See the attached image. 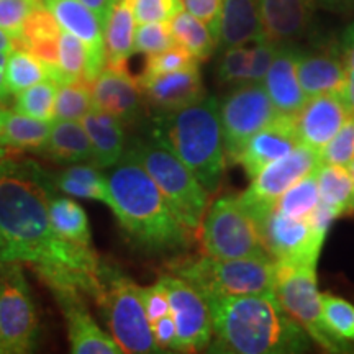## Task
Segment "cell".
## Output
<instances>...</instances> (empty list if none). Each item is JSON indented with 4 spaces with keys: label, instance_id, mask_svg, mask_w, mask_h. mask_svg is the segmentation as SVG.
<instances>
[{
    "label": "cell",
    "instance_id": "1",
    "mask_svg": "<svg viewBox=\"0 0 354 354\" xmlns=\"http://www.w3.org/2000/svg\"><path fill=\"white\" fill-rule=\"evenodd\" d=\"M50 172L30 159H0V228L6 253L0 263L30 264L50 289L73 287L100 294V264L94 250L63 240L50 220Z\"/></svg>",
    "mask_w": 354,
    "mask_h": 354
},
{
    "label": "cell",
    "instance_id": "2",
    "mask_svg": "<svg viewBox=\"0 0 354 354\" xmlns=\"http://www.w3.org/2000/svg\"><path fill=\"white\" fill-rule=\"evenodd\" d=\"M110 169L109 207L128 240L148 254L187 250L192 232L174 214L133 149H125Z\"/></svg>",
    "mask_w": 354,
    "mask_h": 354
},
{
    "label": "cell",
    "instance_id": "3",
    "mask_svg": "<svg viewBox=\"0 0 354 354\" xmlns=\"http://www.w3.org/2000/svg\"><path fill=\"white\" fill-rule=\"evenodd\" d=\"M214 336L210 351L234 354H297L312 339L284 312L274 292L209 299Z\"/></svg>",
    "mask_w": 354,
    "mask_h": 354
},
{
    "label": "cell",
    "instance_id": "4",
    "mask_svg": "<svg viewBox=\"0 0 354 354\" xmlns=\"http://www.w3.org/2000/svg\"><path fill=\"white\" fill-rule=\"evenodd\" d=\"M151 135L189 167L207 192H216L223 177L227 153L220 100L215 95H203L187 107L158 113Z\"/></svg>",
    "mask_w": 354,
    "mask_h": 354
},
{
    "label": "cell",
    "instance_id": "5",
    "mask_svg": "<svg viewBox=\"0 0 354 354\" xmlns=\"http://www.w3.org/2000/svg\"><path fill=\"white\" fill-rule=\"evenodd\" d=\"M171 272L197 287L207 300L274 290L271 258L220 259L205 254L176 261L171 264Z\"/></svg>",
    "mask_w": 354,
    "mask_h": 354
},
{
    "label": "cell",
    "instance_id": "6",
    "mask_svg": "<svg viewBox=\"0 0 354 354\" xmlns=\"http://www.w3.org/2000/svg\"><path fill=\"white\" fill-rule=\"evenodd\" d=\"M130 148L156 183L162 196L190 232L201 228L209 209V192L187 166L156 136L135 140Z\"/></svg>",
    "mask_w": 354,
    "mask_h": 354
},
{
    "label": "cell",
    "instance_id": "7",
    "mask_svg": "<svg viewBox=\"0 0 354 354\" xmlns=\"http://www.w3.org/2000/svg\"><path fill=\"white\" fill-rule=\"evenodd\" d=\"M97 304L107 320L110 335L123 353H161L153 338L151 323L141 300V287L113 269L100 271Z\"/></svg>",
    "mask_w": 354,
    "mask_h": 354
},
{
    "label": "cell",
    "instance_id": "8",
    "mask_svg": "<svg viewBox=\"0 0 354 354\" xmlns=\"http://www.w3.org/2000/svg\"><path fill=\"white\" fill-rule=\"evenodd\" d=\"M274 295L284 312L328 353H349L326 330L315 263L274 261Z\"/></svg>",
    "mask_w": 354,
    "mask_h": 354
},
{
    "label": "cell",
    "instance_id": "9",
    "mask_svg": "<svg viewBox=\"0 0 354 354\" xmlns=\"http://www.w3.org/2000/svg\"><path fill=\"white\" fill-rule=\"evenodd\" d=\"M198 230L203 253L214 258H271L258 221L238 196L216 198L207 209Z\"/></svg>",
    "mask_w": 354,
    "mask_h": 354
},
{
    "label": "cell",
    "instance_id": "10",
    "mask_svg": "<svg viewBox=\"0 0 354 354\" xmlns=\"http://www.w3.org/2000/svg\"><path fill=\"white\" fill-rule=\"evenodd\" d=\"M39 322L32 290L20 263H0V351H33Z\"/></svg>",
    "mask_w": 354,
    "mask_h": 354
},
{
    "label": "cell",
    "instance_id": "11",
    "mask_svg": "<svg viewBox=\"0 0 354 354\" xmlns=\"http://www.w3.org/2000/svg\"><path fill=\"white\" fill-rule=\"evenodd\" d=\"M263 82L234 87L220 100V120L227 159L236 161L246 141L279 117Z\"/></svg>",
    "mask_w": 354,
    "mask_h": 354
},
{
    "label": "cell",
    "instance_id": "12",
    "mask_svg": "<svg viewBox=\"0 0 354 354\" xmlns=\"http://www.w3.org/2000/svg\"><path fill=\"white\" fill-rule=\"evenodd\" d=\"M320 166V153L300 143L286 156L263 167L251 179L250 187L238 197L259 223L276 207L277 201L287 189L310 172H315Z\"/></svg>",
    "mask_w": 354,
    "mask_h": 354
},
{
    "label": "cell",
    "instance_id": "13",
    "mask_svg": "<svg viewBox=\"0 0 354 354\" xmlns=\"http://www.w3.org/2000/svg\"><path fill=\"white\" fill-rule=\"evenodd\" d=\"M159 281L167 290L171 315L176 323V351L192 353L209 346L214 336V326L210 305L205 295L189 281L172 272L161 276Z\"/></svg>",
    "mask_w": 354,
    "mask_h": 354
},
{
    "label": "cell",
    "instance_id": "14",
    "mask_svg": "<svg viewBox=\"0 0 354 354\" xmlns=\"http://www.w3.org/2000/svg\"><path fill=\"white\" fill-rule=\"evenodd\" d=\"M258 225L266 251L272 261L317 264L326 236L310 227L308 220L290 218L272 209Z\"/></svg>",
    "mask_w": 354,
    "mask_h": 354
},
{
    "label": "cell",
    "instance_id": "15",
    "mask_svg": "<svg viewBox=\"0 0 354 354\" xmlns=\"http://www.w3.org/2000/svg\"><path fill=\"white\" fill-rule=\"evenodd\" d=\"M41 2L53 13L61 28L81 39L86 48V69H84L82 82L91 86L102 69L107 66L104 25L81 0H41Z\"/></svg>",
    "mask_w": 354,
    "mask_h": 354
},
{
    "label": "cell",
    "instance_id": "16",
    "mask_svg": "<svg viewBox=\"0 0 354 354\" xmlns=\"http://www.w3.org/2000/svg\"><path fill=\"white\" fill-rule=\"evenodd\" d=\"M66 320L71 353L74 354H122L112 335L97 325L82 300L81 290L73 287L51 289Z\"/></svg>",
    "mask_w": 354,
    "mask_h": 354
},
{
    "label": "cell",
    "instance_id": "17",
    "mask_svg": "<svg viewBox=\"0 0 354 354\" xmlns=\"http://www.w3.org/2000/svg\"><path fill=\"white\" fill-rule=\"evenodd\" d=\"M91 92L94 107L113 115L125 125L135 123L143 113V92L138 79L131 77L128 69L105 66L91 84Z\"/></svg>",
    "mask_w": 354,
    "mask_h": 354
},
{
    "label": "cell",
    "instance_id": "18",
    "mask_svg": "<svg viewBox=\"0 0 354 354\" xmlns=\"http://www.w3.org/2000/svg\"><path fill=\"white\" fill-rule=\"evenodd\" d=\"M349 115L351 113L346 104L336 92L310 97L304 107L295 113L299 141L322 153V149L344 125Z\"/></svg>",
    "mask_w": 354,
    "mask_h": 354
},
{
    "label": "cell",
    "instance_id": "19",
    "mask_svg": "<svg viewBox=\"0 0 354 354\" xmlns=\"http://www.w3.org/2000/svg\"><path fill=\"white\" fill-rule=\"evenodd\" d=\"M297 145L300 141L295 128V115L281 113L276 120L246 141L234 165H240L246 176L253 179L263 167L286 156Z\"/></svg>",
    "mask_w": 354,
    "mask_h": 354
},
{
    "label": "cell",
    "instance_id": "20",
    "mask_svg": "<svg viewBox=\"0 0 354 354\" xmlns=\"http://www.w3.org/2000/svg\"><path fill=\"white\" fill-rule=\"evenodd\" d=\"M145 102L158 113L187 107L205 95L198 64L153 77H136Z\"/></svg>",
    "mask_w": 354,
    "mask_h": 354
},
{
    "label": "cell",
    "instance_id": "21",
    "mask_svg": "<svg viewBox=\"0 0 354 354\" xmlns=\"http://www.w3.org/2000/svg\"><path fill=\"white\" fill-rule=\"evenodd\" d=\"M299 51L297 48L289 46V43L281 44L263 81L266 92L279 113L295 115L308 100L297 76Z\"/></svg>",
    "mask_w": 354,
    "mask_h": 354
},
{
    "label": "cell",
    "instance_id": "22",
    "mask_svg": "<svg viewBox=\"0 0 354 354\" xmlns=\"http://www.w3.org/2000/svg\"><path fill=\"white\" fill-rule=\"evenodd\" d=\"M258 7L266 37L284 44L307 32L315 0H258Z\"/></svg>",
    "mask_w": 354,
    "mask_h": 354
},
{
    "label": "cell",
    "instance_id": "23",
    "mask_svg": "<svg viewBox=\"0 0 354 354\" xmlns=\"http://www.w3.org/2000/svg\"><path fill=\"white\" fill-rule=\"evenodd\" d=\"M61 28L53 13L46 7L38 6L25 20L19 39L15 41L17 48H24L50 69L51 77L59 84V38Z\"/></svg>",
    "mask_w": 354,
    "mask_h": 354
},
{
    "label": "cell",
    "instance_id": "24",
    "mask_svg": "<svg viewBox=\"0 0 354 354\" xmlns=\"http://www.w3.org/2000/svg\"><path fill=\"white\" fill-rule=\"evenodd\" d=\"M81 123L92 146V162L100 169L113 167L127 149L125 123L94 105Z\"/></svg>",
    "mask_w": 354,
    "mask_h": 354
},
{
    "label": "cell",
    "instance_id": "25",
    "mask_svg": "<svg viewBox=\"0 0 354 354\" xmlns=\"http://www.w3.org/2000/svg\"><path fill=\"white\" fill-rule=\"evenodd\" d=\"M297 76L305 95L315 97L322 94H339L348 81V69L343 56L330 53L299 51Z\"/></svg>",
    "mask_w": 354,
    "mask_h": 354
},
{
    "label": "cell",
    "instance_id": "26",
    "mask_svg": "<svg viewBox=\"0 0 354 354\" xmlns=\"http://www.w3.org/2000/svg\"><path fill=\"white\" fill-rule=\"evenodd\" d=\"M266 38L258 0H221L218 44L221 48L250 44Z\"/></svg>",
    "mask_w": 354,
    "mask_h": 354
},
{
    "label": "cell",
    "instance_id": "27",
    "mask_svg": "<svg viewBox=\"0 0 354 354\" xmlns=\"http://www.w3.org/2000/svg\"><path fill=\"white\" fill-rule=\"evenodd\" d=\"M136 25L133 0H115L104 28L109 68L128 69V59L135 55Z\"/></svg>",
    "mask_w": 354,
    "mask_h": 354
},
{
    "label": "cell",
    "instance_id": "28",
    "mask_svg": "<svg viewBox=\"0 0 354 354\" xmlns=\"http://www.w3.org/2000/svg\"><path fill=\"white\" fill-rule=\"evenodd\" d=\"M38 154L59 165L92 162L91 141L82 123L76 120H53L46 143Z\"/></svg>",
    "mask_w": 354,
    "mask_h": 354
},
{
    "label": "cell",
    "instance_id": "29",
    "mask_svg": "<svg viewBox=\"0 0 354 354\" xmlns=\"http://www.w3.org/2000/svg\"><path fill=\"white\" fill-rule=\"evenodd\" d=\"M51 122L37 120L15 109L0 107V148L38 153L46 143Z\"/></svg>",
    "mask_w": 354,
    "mask_h": 354
},
{
    "label": "cell",
    "instance_id": "30",
    "mask_svg": "<svg viewBox=\"0 0 354 354\" xmlns=\"http://www.w3.org/2000/svg\"><path fill=\"white\" fill-rule=\"evenodd\" d=\"M50 176L53 187L61 190L66 196L97 201L109 205L110 196L107 176L94 162H91V165L77 162V165H73Z\"/></svg>",
    "mask_w": 354,
    "mask_h": 354
},
{
    "label": "cell",
    "instance_id": "31",
    "mask_svg": "<svg viewBox=\"0 0 354 354\" xmlns=\"http://www.w3.org/2000/svg\"><path fill=\"white\" fill-rule=\"evenodd\" d=\"M48 209H50V220L53 228L63 240L73 243V245L94 250L88 218L81 203L66 196H51Z\"/></svg>",
    "mask_w": 354,
    "mask_h": 354
},
{
    "label": "cell",
    "instance_id": "32",
    "mask_svg": "<svg viewBox=\"0 0 354 354\" xmlns=\"http://www.w3.org/2000/svg\"><path fill=\"white\" fill-rule=\"evenodd\" d=\"M169 26L176 44L187 50L197 61H205L210 57L218 44L207 24L185 8L169 21Z\"/></svg>",
    "mask_w": 354,
    "mask_h": 354
},
{
    "label": "cell",
    "instance_id": "33",
    "mask_svg": "<svg viewBox=\"0 0 354 354\" xmlns=\"http://www.w3.org/2000/svg\"><path fill=\"white\" fill-rule=\"evenodd\" d=\"M320 201L328 203L339 215H354V183L348 167L322 165L317 169Z\"/></svg>",
    "mask_w": 354,
    "mask_h": 354
},
{
    "label": "cell",
    "instance_id": "34",
    "mask_svg": "<svg viewBox=\"0 0 354 354\" xmlns=\"http://www.w3.org/2000/svg\"><path fill=\"white\" fill-rule=\"evenodd\" d=\"M51 77L50 69L37 56L24 48H13L7 56L6 86L10 95L20 94L25 88Z\"/></svg>",
    "mask_w": 354,
    "mask_h": 354
},
{
    "label": "cell",
    "instance_id": "35",
    "mask_svg": "<svg viewBox=\"0 0 354 354\" xmlns=\"http://www.w3.org/2000/svg\"><path fill=\"white\" fill-rule=\"evenodd\" d=\"M318 202H320V190H318L315 171L297 180L290 189H287L274 209L290 218L307 220L310 214L315 210Z\"/></svg>",
    "mask_w": 354,
    "mask_h": 354
},
{
    "label": "cell",
    "instance_id": "36",
    "mask_svg": "<svg viewBox=\"0 0 354 354\" xmlns=\"http://www.w3.org/2000/svg\"><path fill=\"white\" fill-rule=\"evenodd\" d=\"M57 84L53 77L25 88L20 94L13 95V109L17 112L28 115L43 122L55 120V102L57 94Z\"/></svg>",
    "mask_w": 354,
    "mask_h": 354
},
{
    "label": "cell",
    "instance_id": "37",
    "mask_svg": "<svg viewBox=\"0 0 354 354\" xmlns=\"http://www.w3.org/2000/svg\"><path fill=\"white\" fill-rule=\"evenodd\" d=\"M323 320L331 336L349 353L354 351V305L333 294H322Z\"/></svg>",
    "mask_w": 354,
    "mask_h": 354
},
{
    "label": "cell",
    "instance_id": "38",
    "mask_svg": "<svg viewBox=\"0 0 354 354\" xmlns=\"http://www.w3.org/2000/svg\"><path fill=\"white\" fill-rule=\"evenodd\" d=\"M92 105L94 100H92L91 86L82 81L59 84L55 102V120L81 122Z\"/></svg>",
    "mask_w": 354,
    "mask_h": 354
},
{
    "label": "cell",
    "instance_id": "39",
    "mask_svg": "<svg viewBox=\"0 0 354 354\" xmlns=\"http://www.w3.org/2000/svg\"><path fill=\"white\" fill-rule=\"evenodd\" d=\"M251 59H253V50L248 44L225 48L223 55L220 57L218 69H216L220 82L233 87L250 84Z\"/></svg>",
    "mask_w": 354,
    "mask_h": 354
},
{
    "label": "cell",
    "instance_id": "40",
    "mask_svg": "<svg viewBox=\"0 0 354 354\" xmlns=\"http://www.w3.org/2000/svg\"><path fill=\"white\" fill-rule=\"evenodd\" d=\"M84 69H86V48L81 39L63 30L59 38V84L82 81Z\"/></svg>",
    "mask_w": 354,
    "mask_h": 354
},
{
    "label": "cell",
    "instance_id": "41",
    "mask_svg": "<svg viewBox=\"0 0 354 354\" xmlns=\"http://www.w3.org/2000/svg\"><path fill=\"white\" fill-rule=\"evenodd\" d=\"M198 64V61L187 50H184L179 44L167 48V50L156 53V55H149L146 57L145 69L140 74V77H153L161 76V74L174 73L190 66Z\"/></svg>",
    "mask_w": 354,
    "mask_h": 354
},
{
    "label": "cell",
    "instance_id": "42",
    "mask_svg": "<svg viewBox=\"0 0 354 354\" xmlns=\"http://www.w3.org/2000/svg\"><path fill=\"white\" fill-rule=\"evenodd\" d=\"M174 37L171 33L169 21H153V24H138L135 32V53L156 55L174 46Z\"/></svg>",
    "mask_w": 354,
    "mask_h": 354
},
{
    "label": "cell",
    "instance_id": "43",
    "mask_svg": "<svg viewBox=\"0 0 354 354\" xmlns=\"http://www.w3.org/2000/svg\"><path fill=\"white\" fill-rule=\"evenodd\" d=\"M322 165L348 167L354 161V115H349L344 125L328 141L320 153Z\"/></svg>",
    "mask_w": 354,
    "mask_h": 354
},
{
    "label": "cell",
    "instance_id": "44",
    "mask_svg": "<svg viewBox=\"0 0 354 354\" xmlns=\"http://www.w3.org/2000/svg\"><path fill=\"white\" fill-rule=\"evenodd\" d=\"M41 3V0H0V30L13 39V44L20 37L25 20Z\"/></svg>",
    "mask_w": 354,
    "mask_h": 354
},
{
    "label": "cell",
    "instance_id": "45",
    "mask_svg": "<svg viewBox=\"0 0 354 354\" xmlns=\"http://www.w3.org/2000/svg\"><path fill=\"white\" fill-rule=\"evenodd\" d=\"M136 24L171 21L184 10V0H133Z\"/></svg>",
    "mask_w": 354,
    "mask_h": 354
},
{
    "label": "cell",
    "instance_id": "46",
    "mask_svg": "<svg viewBox=\"0 0 354 354\" xmlns=\"http://www.w3.org/2000/svg\"><path fill=\"white\" fill-rule=\"evenodd\" d=\"M141 300H143L146 315H148L149 323L156 322L161 317H166L171 313L167 290L165 284H162L159 279L153 286L141 287Z\"/></svg>",
    "mask_w": 354,
    "mask_h": 354
},
{
    "label": "cell",
    "instance_id": "47",
    "mask_svg": "<svg viewBox=\"0 0 354 354\" xmlns=\"http://www.w3.org/2000/svg\"><path fill=\"white\" fill-rule=\"evenodd\" d=\"M251 44H253V46H251V50H253V59H251V82H263L281 44L272 41V39H269L268 37L261 38L258 41Z\"/></svg>",
    "mask_w": 354,
    "mask_h": 354
},
{
    "label": "cell",
    "instance_id": "48",
    "mask_svg": "<svg viewBox=\"0 0 354 354\" xmlns=\"http://www.w3.org/2000/svg\"><path fill=\"white\" fill-rule=\"evenodd\" d=\"M185 10L201 19L210 28L218 41L220 19H221V0H184Z\"/></svg>",
    "mask_w": 354,
    "mask_h": 354
},
{
    "label": "cell",
    "instance_id": "49",
    "mask_svg": "<svg viewBox=\"0 0 354 354\" xmlns=\"http://www.w3.org/2000/svg\"><path fill=\"white\" fill-rule=\"evenodd\" d=\"M151 331H153L154 342H156L158 348L161 349V351H165V349H174L176 351L177 330L171 313L166 317H161L156 322H153Z\"/></svg>",
    "mask_w": 354,
    "mask_h": 354
},
{
    "label": "cell",
    "instance_id": "50",
    "mask_svg": "<svg viewBox=\"0 0 354 354\" xmlns=\"http://www.w3.org/2000/svg\"><path fill=\"white\" fill-rule=\"evenodd\" d=\"M342 56L346 64L348 74L354 76V21L344 30L342 38Z\"/></svg>",
    "mask_w": 354,
    "mask_h": 354
},
{
    "label": "cell",
    "instance_id": "51",
    "mask_svg": "<svg viewBox=\"0 0 354 354\" xmlns=\"http://www.w3.org/2000/svg\"><path fill=\"white\" fill-rule=\"evenodd\" d=\"M81 2L95 13L97 19L100 20V24L104 25L105 28V24H107V19L110 15V10H112L115 0H81Z\"/></svg>",
    "mask_w": 354,
    "mask_h": 354
},
{
    "label": "cell",
    "instance_id": "52",
    "mask_svg": "<svg viewBox=\"0 0 354 354\" xmlns=\"http://www.w3.org/2000/svg\"><path fill=\"white\" fill-rule=\"evenodd\" d=\"M10 51H0V107H7L10 104V92L6 86V64L7 56Z\"/></svg>",
    "mask_w": 354,
    "mask_h": 354
},
{
    "label": "cell",
    "instance_id": "53",
    "mask_svg": "<svg viewBox=\"0 0 354 354\" xmlns=\"http://www.w3.org/2000/svg\"><path fill=\"white\" fill-rule=\"evenodd\" d=\"M342 99L349 110V113L354 115V76H348V81L344 84L343 91L339 92Z\"/></svg>",
    "mask_w": 354,
    "mask_h": 354
},
{
    "label": "cell",
    "instance_id": "54",
    "mask_svg": "<svg viewBox=\"0 0 354 354\" xmlns=\"http://www.w3.org/2000/svg\"><path fill=\"white\" fill-rule=\"evenodd\" d=\"M323 7L331 8V10H346L354 6V0H318Z\"/></svg>",
    "mask_w": 354,
    "mask_h": 354
},
{
    "label": "cell",
    "instance_id": "55",
    "mask_svg": "<svg viewBox=\"0 0 354 354\" xmlns=\"http://www.w3.org/2000/svg\"><path fill=\"white\" fill-rule=\"evenodd\" d=\"M13 48H15L13 39L10 37H7V35L0 30V51H12Z\"/></svg>",
    "mask_w": 354,
    "mask_h": 354
},
{
    "label": "cell",
    "instance_id": "56",
    "mask_svg": "<svg viewBox=\"0 0 354 354\" xmlns=\"http://www.w3.org/2000/svg\"><path fill=\"white\" fill-rule=\"evenodd\" d=\"M6 248H7V241H6V236H3V233H2V228H0V258H2L3 253H6Z\"/></svg>",
    "mask_w": 354,
    "mask_h": 354
},
{
    "label": "cell",
    "instance_id": "57",
    "mask_svg": "<svg viewBox=\"0 0 354 354\" xmlns=\"http://www.w3.org/2000/svg\"><path fill=\"white\" fill-rule=\"evenodd\" d=\"M348 171H349V174H351V179H353V183H354V161L348 166Z\"/></svg>",
    "mask_w": 354,
    "mask_h": 354
},
{
    "label": "cell",
    "instance_id": "58",
    "mask_svg": "<svg viewBox=\"0 0 354 354\" xmlns=\"http://www.w3.org/2000/svg\"><path fill=\"white\" fill-rule=\"evenodd\" d=\"M3 156H6V149H3V148H0V159H2Z\"/></svg>",
    "mask_w": 354,
    "mask_h": 354
},
{
    "label": "cell",
    "instance_id": "59",
    "mask_svg": "<svg viewBox=\"0 0 354 354\" xmlns=\"http://www.w3.org/2000/svg\"><path fill=\"white\" fill-rule=\"evenodd\" d=\"M0 354H2V351H0Z\"/></svg>",
    "mask_w": 354,
    "mask_h": 354
}]
</instances>
